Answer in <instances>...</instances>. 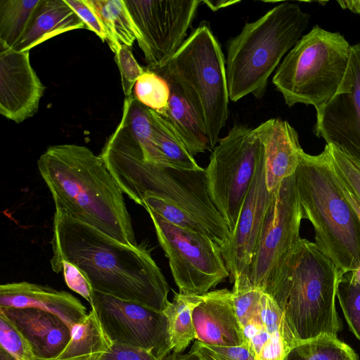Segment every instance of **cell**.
<instances>
[{"instance_id":"6da1fadb","label":"cell","mask_w":360,"mask_h":360,"mask_svg":"<svg viewBox=\"0 0 360 360\" xmlns=\"http://www.w3.org/2000/svg\"><path fill=\"white\" fill-rule=\"evenodd\" d=\"M50 264H74L93 289L162 311L169 286L146 245H128L68 214L55 211Z\"/></svg>"},{"instance_id":"7a4b0ae2","label":"cell","mask_w":360,"mask_h":360,"mask_svg":"<svg viewBox=\"0 0 360 360\" xmlns=\"http://www.w3.org/2000/svg\"><path fill=\"white\" fill-rule=\"evenodd\" d=\"M37 167L55 211L121 243L137 244L124 193L100 155L84 146L54 145L40 155Z\"/></svg>"},{"instance_id":"3957f363","label":"cell","mask_w":360,"mask_h":360,"mask_svg":"<svg viewBox=\"0 0 360 360\" xmlns=\"http://www.w3.org/2000/svg\"><path fill=\"white\" fill-rule=\"evenodd\" d=\"M100 156L122 193L136 204L143 207L146 194L155 195L195 218L221 249L229 240V226L210 197L205 169L180 170L146 162L139 143L122 120Z\"/></svg>"},{"instance_id":"277c9868","label":"cell","mask_w":360,"mask_h":360,"mask_svg":"<svg viewBox=\"0 0 360 360\" xmlns=\"http://www.w3.org/2000/svg\"><path fill=\"white\" fill-rule=\"evenodd\" d=\"M342 275L315 243L299 239L264 292L281 309L297 343L338 337L341 322L335 297Z\"/></svg>"},{"instance_id":"5b68a950","label":"cell","mask_w":360,"mask_h":360,"mask_svg":"<svg viewBox=\"0 0 360 360\" xmlns=\"http://www.w3.org/2000/svg\"><path fill=\"white\" fill-rule=\"evenodd\" d=\"M302 219L315 231V241L342 273L360 265V218L343 193L326 144L317 155L300 153L294 174Z\"/></svg>"},{"instance_id":"8992f818","label":"cell","mask_w":360,"mask_h":360,"mask_svg":"<svg viewBox=\"0 0 360 360\" xmlns=\"http://www.w3.org/2000/svg\"><path fill=\"white\" fill-rule=\"evenodd\" d=\"M309 19L299 5L283 2L244 25L226 48L231 101L236 102L249 94L257 98L264 96L270 76L300 40Z\"/></svg>"},{"instance_id":"52a82bcc","label":"cell","mask_w":360,"mask_h":360,"mask_svg":"<svg viewBox=\"0 0 360 360\" xmlns=\"http://www.w3.org/2000/svg\"><path fill=\"white\" fill-rule=\"evenodd\" d=\"M173 80L203 123L211 150L229 116L226 59L209 23L202 21L162 67L150 70Z\"/></svg>"},{"instance_id":"ba28073f","label":"cell","mask_w":360,"mask_h":360,"mask_svg":"<svg viewBox=\"0 0 360 360\" xmlns=\"http://www.w3.org/2000/svg\"><path fill=\"white\" fill-rule=\"evenodd\" d=\"M351 49L340 33L314 26L285 55L275 71L272 83L288 106L303 103L317 110L339 88Z\"/></svg>"},{"instance_id":"9c48e42d","label":"cell","mask_w":360,"mask_h":360,"mask_svg":"<svg viewBox=\"0 0 360 360\" xmlns=\"http://www.w3.org/2000/svg\"><path fill=\"white\" fill-rule=\"evenodd\" d=\"M263 151L255 129L236 124L212 150L205 169L207 190L230 232L235 228Z\"/></svg>"},{"instance_id":"30bf717a","label":"cell","mask_w":360,"mask_h":360,"mask_svg":"<svg viewBox=\"0 0 360 360\" xmlns=\"http://www.w3.org/2000/svg\"><path fill=\"white\" fill-rule=\"evenodd\" d=\"M146 210L179 293L201 295L230 276L221 248L209 236L174 225L149 208Z\"/></svg>"},{"instance_id":"8fae6325","label":"cell","mask_w":360,"mask_h":360,"mask_svg":"<svg viewBox=\"0 0 360 360\" xmlns=\"http://www.w3.org/2000/svg\"><path fill=\"white\" fill-rule=\"evenodd\" d=\"M302 219L292 175L281 182L266 212L249 271L254 288L265 292L300 238Z\"/></svg>"},{"instance_id":"7c38bea8","label":"cell","mask_w":360,"mask_h":360,"mask_svg":"<svg viewBox=\"0 0 360 360\" xmlns=\"http://www.w3.org/2000/svg\"><path fill=\"white\" fill-rule=\"evenodd\" d=\"M148 70L165 65L186 40L200 0H124Z\"/></svg>"},{"instance_id":"4fadbf2b","label":"cell","mask_w":360,"mask_h":360,"mask_svg":"<svg viewBox=\"0 0 360 360\" xmlns=\"http://www.w3.org/2000/svg\"><path fill=\"white\" fill-rule=\"evenodd\" d=\"M90 305L112 342L143 348L158 359L172 352L162 311L96 290Z\"/></svg>"},{"instance_id":"5bb4252c","label":"cell","mask_w":360,"mask_h":360,"mask_svg":"<svg viewBox=\"0 0 360 360\" xmlns=\"http://www.w3.org/2000/svg\"><path fill=\"white\" fill-rule=\"evenodd\" d=\"M314 134L360 162V42L334 96L316 110Z\"/></svg>"},{"instance_id":"9a60e30c","label":"cell","mask_w":360,"mask_h":360,"mask_svg":"<svg viewBox=\"0 0 360 360\" xmlns=\"http://www.w3.org/2000/svg\"><path fill=\"white\" fill-rule=\"evenodd\" d=\"M274 193L266 185L264 148L252 184L245 198L235 228L221 249L231 281H250L249 271L257 243Z\"/></svg>"},{"instance_id":"2e32d148","label":"cell","mask_w":360,"mask_h":360,"mask_svg":"<svg viewBox=\"0 0 360 360\" xmlns=\"http://www.w3.org/2000/svg\"><path fill=\"white\" fill-rule=\"evenodd\" d=\"M45 86L30 60V51H0V113L18 124L34 116Z\"/></svg>"},{"instance_id":"e0dca14e","label":"cell","mask_w":360,"mask_h":360,"mask_svg":"<svg viewBox=\"0 0 360 360\" xmlns=\"http://www.w3.org/2000/svg\"><path fill=\"white\" fill-rule=\"evenodd\" d=\"M192 318L195 340L202 343L231 347L240 346L245 342L232 292L226 288L201 295L193 309Z\"/></svg>"},{"instance_id":"ac0fdd59","label":"cell","mask_w":360,"mask_h":360,"mask_svg":"<svg viewBox=\"0 0 360 360\" xmlns=\"http://www.w3.org/2000/svg\"><path fill=\"white\" fill-rule=\"evenodd\" d=\"M0 307L46 311L58 316L70 329L87 315L86 307L71 293L27 281L1 284Z\"/></svg>"},{"instance_id":"d6986e66","label":"cell","mask_w":360,"mask_h":360,"mask_svg":"<svg viewBox=\"0 0 360 360\" xmlns=\"http://www.w3.org/2000/svg\"><path fill=\"white\" fill-rule=\"evenodd\" d=\"M255 130L264 148L266 185L274 193L297 169L302 150L298 134L287 121L278 118L269 119Z\"/></svg>"},{"instance_id":"ffe728a7","label":"cell","mask_w":360,"mask_h":360,"mask_svg":"<svg viewBox=\"0 0 360 360\" xmlns=\"http://www.w3.org/2000/svg\"><path fill=\"white\" fill-rule=\"evenodd\" d=\"M30 342L37 360H55L71 337V329L58 316L35 308L0 307Z\"/></svg>"},{"instance_id":"44dd1931","label":"cell","mask_w":360,"mask_h":360,"mask_svg":"<svg viewBox=\"0 0 360 360\" xmlns=\"http://www.w3.org/2000/svg\"><path fill=\"white\" fill-rule=\"evenodd\" d=\"M78 29L86 28L65 0H40L24 33L12 49L30 51L55 36Z\"/></svg>"},{"instance_id":"7402d4cb","label":"cell","mask_w":360,"mask_h":360,"mask_svg":"<svg viewBox=\"0 0 360 360\" xmlns=\"http://www.w3.org/2000/svg\"><path fill=\"white\" fill-rule=\"evenodd\" d=\"M162 77V76H161ZM169 105L163 117L193 156L211 150L206 129L180 87L171 79Z\"/></svg>"},{"instance_id":"603a6c76","label":"cell","mask_w":360,"mask_h":360,"mask_svg":"<svg viewBox=\"0 0 360 360\" xmlns=\"http://www.w3.org/2000/svg\"><path fill=\"white\" fill-rule=\"evenodd\" d=\"M112 341L94 309L71 328V337L55 360H98L111 347Z\"/></svg>"},{"instance_id":"cb8c5ba5","label":"cell","mask_w":360,"mask_h":360,"mask_svg":"<svg viewBox=\"0 0 360 360\" xmlns=\"http://www.w3.org/2000/svg\"><path fill=\"white\" fill-rule=\"evenodd\" d=\"M104 26L107 42L115 53L121 45L131 47L139 34L124 0H90Z\"/></svg>"},{"instance_id":"d4e9b609","label":"cell","mask_w":360,"mask_h":360,"mask_svg":"<svg viewBox=\"0 0 360 360\" xmlns=\"http://www.w3.org/2000/svg\"><path fill=\"white\" fill-rule=\"evenodd\" d=\"M122 119L139 143L146 162L160 167H169L155 143L150 110L133 95L125 98Z\"/></svg>"},{"instance_id":"484cf974","label":"cell","mask_w":360,"mask_h":360,"mask_svg":"<svg viewBox=\"0 0 360 360\" xmlns=\"http://www.w3.org/2000/svg\"><path fill=\"white\" fill-rule=\"evenodd\" d=\"M200 299V295L174 292L172 302L163 311L167 319L172 352L184 353L196 339L192 311Z\"/></svg>"},{"instance_id":"4316f807","label":"cell","mask_w":360,"mask_h":360,"mask_svg":"<svg viewBox=\"0 0 360 360\" xmlns=\"http://www.w3.org/2000/svg\"><path fill=\"white\" fill-rule=\"evenodd\" d=\"M149 110L155 143L169 167L186 171L202 169L167 121L153 110Z\"/></svg>"},{"instance_id":"83f0119b","label":"cell","mask_w":360,"mask_h":360,"mask_svg":"<svg viewBox=\"0 0 360 360\" xmlns=\"http://www.w3.org/2000/svg\"><path fill=\"white\" fill-rule=\"evenodd\" d=\"M40 0L0 1V51L12 49Z\"/></svg>"},{"instance_id":"f1b7e54d","label":"cell","mask_w":360,"mask_h":360,"mask_svg":"<svg viewBox=\"0 0 360 360\" xmlns=\"http://www.w3.org/2000/svg\"><path fill=\"white\" fill-rule=\"evenodd\" d=\"M283 360H358L350 346L338 337L319 336L295 344Z\"/></svg>"},{"instance_id":"f546056e","label":"cell","mask_w":360,"mask_h":360,"mask_svg":"<svg viewBox=\"0 0 360 360\" xmlns=\"http://www.w3.org/2000/svg\"><path fill=\"white\" fill-rule=\"evenodd\" d=\"M133 95L141 104L163 116L168 108L170 89L163 77L146 69L134 84Z\"/></svg>"},{"instance_id":"4dcf8cb0","label":"cell","mask_w":360,"mask_h":360,"mask_svg":"<svg viewBox=\"0 0 360 360\" xmlns=\"http://www.w3.org/2000/svg\"><path fill=\"white\" fill-rule=\"evenodd\" d=\"M0 360H37L30 342L1 311Z\"/></svg>"},{"instance_id":"1f68e13d","label":"cell","mask_w":360,"mask_h":360,"mask_svg":"<svg viewBox=\"0 0 360 360\" xmlns=\"http://www.w3.org/2000/svg\"><path fill=\"white\" fill-rule=\"evenodd\" d=\"M337 297L350 330L360 340V284L353 280L350 271L340 278Z\"/></svg>"},{"instance_id":"d6a6232c","label":"cell","mask_w":360,"mask_h":360,"mask_svg":"<svg viewBox=\"0 0 360 360\" xmlns=\"http://www.w3.org/2000/svg\"><path fill=\"white\" fill-rule=\"evenodd\" d=\"M328 146L337 177L360 202V162L347 155L334 146Z\"/></svg>"},{"instance_id":"836d02e7","label":"cell","mask_w":360,"mask_h":360,"mask_svg":"<svg viewBox=\"0 0 360 360\" xmlns=\"http://www.w3.org/2000/svg\"><path fill=\"white\" fill-rule=\"evenodd\" d=\"M191 348L200 360H257L245 344L240 346H217L195 340Z\"/></svg>"},{"instance_id":"e575fe53","label":"cell","mask_w":360,"mask_h":360,"mask_svg":"<svg viewBox=\"0 0 360 360\" xmlns=\"http://www.w3.org/2000/svg\"><path fill=\"white\" fill-rule=\"evenodd\" d=\"M115 54V61L121 75L122 90L125 98H128L133 94L136 82L146 69L138 63L130 47L121 45Z\"/></svg>"},{"instance_id":"d590c367","label":"cell","mask_w":360,"mask_h":360,"mask_svg":"<svg viewBox=\"0 0 360 360\" xmlns=\"http://www.w3.org/2000/svg\"><path fill=\"white\" fill-rule=\"evenodd\" d=\"M61 271L63 274L68 287L84 298L91 304L94 290L84 274L74 264L66 262H61L56 274Z\"/></svg>"},{"instance_id":"8d00e7d4","label":"cell","mask_w":360,"mask_h":360,"mask_svg":"<svg viewBox=\"0 0 360 360\" xmlns=\"http://www.w3.org/2000/svg\"><path fill=\"white\" fill-rule=\"evenodd\" d=\"M65 1L82 20L87 30L95 32L103 41H107L104 26L90 0H65Z\"/></svg>"},{"instance_id":"74e56055","label":"cell","mask_w":360,"mask_h":360,"mask_svg":"<svg viewBox=\"0 0 360 360\" xmlns=\"http://www.w3.org/2000/svg\"><path fill=\"white\" fill-rule=\"evenodd\" d=\"M98 360H161L141 347L112 342L110 348Z\"/></svg>"},{"instance_id":"f35d334b","label":"cell","mask_w":360,"mask_h":360,"mask_svg":"<svg viewBox=\"0 0 360 360\" xmlns=\"http://www.w3.org/2000/svg\"><path fill=\"white\" fill-rule=\"evenodd\" d=\"M238 0H202V4H205L211 11L215 12L221 8L240 3Z\"/></svg>"},{"instance_id":"ab89813d","label":"cell","mask_w":360,"mask_h":360,"mask_svg":"<svg viewBox=\"0 0 360 360\" xmlns=\"http://www.w3.org/2000/svg\"><path fill=\"white\" fill-rule=\"evenodd\" d=\"M161 360H200L195 352L191 348L186 353L177 354L172 352Z\"/></svg>"},{"instance_id":"60d3db41","label":"cell","mask_w":360,"mask_h":360,"mask_svg":"<svg viewBox=\"0 0 360 360\" xmlns=\"http://www.w3.org/2000/svg\"><path fill=\"white\" fill-rule=\"evenodd\" d=\"M339 180V179H338ZM340 181V180H339ZM342 190L344 195L350 202L352 207L354 209L360 218V202L355 198V196L340 181Z\"/></svg>"},{"instance_id":"b9f144b4","label":"cell","mask_w":360,"mask_h":360,"mask_svg":"<svg viewBox=\"0 0 360 360\" xmlns=\"http://www.w3.org/2000/svg\"><path fill=\"white\" fill-rule=\"evenodd\" d=\"M339 5L344 9H349L353 13L360 15V0L338 1Z\"/></svg>"},{"instance_id":"7bdbcfd3","label":"cell","mask_w":360,"mask_h":360,"mask_svg":"<svg viewBox=\"0 0 360 360\" xmlns=\"http://www.w3.org/2000/svg\"><path fill=\"white\" fill-rule=\"evenodd\" d=\"M350 273L353 280L360 284V265L356 269L350 271Z\"/></svg>"}]
</instances>
